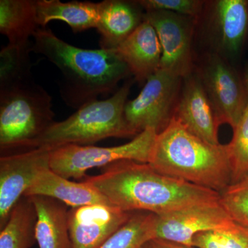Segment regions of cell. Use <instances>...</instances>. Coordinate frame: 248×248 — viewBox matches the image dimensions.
<instances>
[{
	"label": "cell",
	"mask_w": 248,
	"mask_h": 248,
	"mask_svg": "<svg viewBox=\"0 0 248 248\" xmlns=\"http://www.w3.org/2000/svg\"><path fill=\"white\" fill-rule=\"evenodd\" d=\"M102 169L84 182L124 211L159 215L221 199L216 191L165 175L146 163L122 160Z\"/></svg>",
	"instance_id": "1"
},
{
	"label": "cell",
	"mask_w": 248,
	"mask_h": 248,
	"mask_svg": "<svg viewBox=\"0 0 248 248\" xmlns=\"http://www.w3.org/2000/svg\"><path fill=\"white\" fill-rule=\"evenodd\" d=\"M1 156L33 149L55 123L52 97L34 81L30 54L7 50L0 54Z\"/></svg>",
	"instance_id": "2"
},
{
	"label": "cell",
	"mask_w": 248,
	"mask_h": 248,
	"mask_svg": "<svg viewBox=\"0 0 248 248\" xmlns=\"http://www.w3.org/2000/svg\"><path fill=\"white\" fill-rule=\"evenodd\" d=\"M32 37V51L43 55L60 70V95L72 108L78 110L99 96L115 92L122 80L132 76L115 50L75 46L48 27L39 28Z\"/></svg>",
	"instance_id": "3"
},
{
	"label": "cell",
	"mask_w": 248,
	"mask_h": 248,
	"mask_svg": "<svg viewBox=\"0 0 248 248\" xmlns=\"http://www.w3.org/2000/svg\"><path fill=\"white\" fill-rule=\"evenodd\" d=\"M148 164L165 175L218 193L232 182L228 145L204 141L174 117L156 135Z\"/></svg>",
	"instance_id": "4"
},
{
	"label": "cell",
	"mask_w": 248,
	"mask_h": 248,
	"mask_svg": "<svg viewBox=\"0 0 248 248\" xmlns=\"http://www.w3.org/2000/svg\"><path fill=\"white\" fill-rule=\"evenodd\" d=\"M133 83V80L128 79L112 97L88 103L66 120L55 122L35 142L33 149H54L67 145L91 146L112 138H135L136 135L124 116Z\"/></svg>",
	"instance_id": "5"
},
{
	"label": "cell",
	"mask_w": 248,
	"mask_h": 248,
	"mask_svg": "<svg viewBox=\"0 0 248 248\" xmlns=\"http://www.w3.org/2000/svg\"><path fill=\"white\" fill-rule=\"evenodd\" d=\"M156 135V130L148 128L120 146L67 145L54 148L50 152V168L66 179H81L90 170L102 169L122 160L148 164Z\"/></svg>",
	"instance_id": "6"
},
{
	"label": "cell",
	"mask_w": 248,
	"mask_h": 248,
	"mask_svg": "<svg viewBox=\"0 0 248 248\" xmlns=\"http://www.w3.org/2000/svg\"><path fill=\"white\" fill-rule=\"evenodd\" d=\"M183 78L158 70L148 78L138 97L127 102L124 116L138 135L148 128L159 134L170 123L180 98Z\"/></svg>",
	"instance_id": "7"
},
{
	"label": "cell",
	"mask_w": 248,
	"mask_h": 248,
	"mask_svg": "<svg viewBox=\"0 0 248 248\" xmlns=\"http://www.w3.org/2000/svg\"><path fill=\"white\" fill-rule=\"evenodd\" d=\"M194 71L203 85L220 125L228 124L234 130L248 104L242 76L232 63L213 52L205 54Z\"/></svg>",
	"instance_id": "8"
},
{
	"label": "cell",
	"mask_w": 248,
	"mask_h": 248,
	"mask_svg": "<svg viewBox=\"0 0 248 248\" xmlns=\"http://www.w3.org/2000/svg\"><path fill=\"white\" fill-rule=\"evenodd\" d=\"M200 17L212 52L232 64L239 60L248 42V0L205 1Z\"/></svg>",
	"instance_id": "9"
},
{
	"label": "cell",
	"mask_w": 248,
	"mask_h": 248,
	"mask_svg": "<svg viewBox=\"0 0 248 248\" xmlns=\"http://www.w3.org/2000/svg\"><path fill=\"white\" fill-rule=\"evenodd\" d=\"M144 19L155 28L162 48L159 69L181 78L192 73V42L199 19L166 11H145Z\"/></svg>",
	"instance_id": "10"
},
{
	"label": "cell",
	"mask_w": 248,
	"mask_h": 248,
	"mask_svg": "<svg viewBox=\"0 0 248 248\" xmlns=\"http://www.w3.org/2000/svg\"><path fill=\"white\" fill-rule=\"evenodd\" d=\"M155 216L154 238L192 247L196 235L234 222L221 199Z\"/></svg>",
	"instance_id": "11"
},
{
	"label": "cell",
	"mask_w": 248,
	"mask_h": 248,
	"mask_svg": "<svg viewBox=\"0 0 248 248\" xmlns=\"http://www.w3.org/2000/svg\"><path fill=\"white\" fill-rule=\"evenodd\" d=\"M51 150L37 148L0 157V229L37 175L50 168Z\"/></svg>",
	"instance_id": "12"
},
{
	"label": "cell",
	"mask_w": 248,
	"mask_h": 248,
	"mask_svg": "<svg viewBox=\"0 0 248 248\" xmlns=\"http://www.w3.org/2000/svg\"><path fill=\"white\" fill-rule=\"evenodd\" d=\"M134 212L97 203L68 210L72 248H99L129 221Z\"/></svg>",
	"instance_id": "13"
},
{
	"label": "cell",
	"mask_w": 248,
	"mask_h": 248,
	"mask_svg": "<svg viewBox=\"0 0 248 248\" xmlns=\"http://www.w3.org/2000/svg\"><path fill=\"white\" fill-rule=\"evenodd\" d=\"M174 117L198 138L212 144H220L219 122L195 71L183 78L182 92Z\"/></svg>",
	"instance_id": "14"
},
{
	"label": "cell",
	"mask_w": 248,
	"mask_h": 248,
	"mask_svg": "<svg viewBox=\"0 0 248 248\" xmlns=\"http://www.w3.org/2000/svg\"><path fill=\"white\" fill-rule=\"evenodd\" d=\"M115 50L140 85L159 69L162 48L155 28L146 19Z\"/></svg>",
	"instance_id": "15"
},
{
	"label": "cell",
	"mask_w": 248,
	"mask_h": 248,
	"mask_svg": "<svg viewBox=\"0 0 248 248\" xmlns=\"http://www.w3.org/2000/svg\"><path fill=\"white\" fill-rule=\"evenodd\" d=\"M97 30L101 48L115 50L144 21L145 11L138 1L104 0L99 2Z\"/></svg>",
	"instance_id": "16"
},
{
	"label": "cell",
	"mask_w": 248,
	"mask_h": 248,
	"mask_svg": "<svg viewBox=\"0 0 248 248\" xmlns=\"http://www.w3.org/2000/svg\"><path fill=\"white\" fill-rule=\"evenodd\" d=\"M44 196L60 201L71 208L91 205L110 204L107 199L88 183L72 182L59 175L50 168L42 170L36 177L24 197Z\"/></svg>",
	"instance_id": "17"
},
{
	"label": "cell",
	"mask_w": 248,
	"mask_h": 248,
	"mask_svg": "<svg viewBox=\"0 0 248 248\" xmlns=\"http://www.w3.org/2000/svg\"><path fill=\"white\" fill-rule=\"evenodd\" d=\"M29 197L37 215L35 239L39 248H72L66 204L44 196Z\"/></svg>",
	"instance_id": "18"
},
{
	"label": "cell",
	"mask_w": 248,
	"mask_h": 248,
	"mask_svg": "<svg viewBox=\"0 0 248 248\" xmlns=\"http://www.w3.org/2000/svg\"><path fill=\"white\" fill-rule=\"evenodd\" d=\"M99 7V2L92 1L37 0V23L40 27L45 28L51 21H62L78 33L97 28Z\"/></svg>",
	"instance_id": "19"
},
{
	"label": "cell",
	"mask_w": 248,
	"mask_h": 248,
	"mask_svg": "<svg viewBox=\"0 0 248 248\" xmlns=\"http://www.w3.org/2000/svg\"><path fill=\"white\" fill-rule=\"evenodd\" d=\"M37 0H1L0 32L9 40L8 45H31L29 37L39 29Z\"/></svg>",
	"instance_id": "20"
},
{
	"label": "cell",
	"mask_w": 248,
	"mask_h": 248,
	"mask_svg": "<svg viewBox=\"0 0 248 248\" xmlns=\"http://www.w3.org/2000/svg\"><path fill=\"white\" fill-rule=\"evenodd\" d=\"M37 215L29 197H23L0 229V248H31L35 244Z\"/></svg>",
	"instance_id": "21"
},
{
	"label": "cell",
	"mask_w": 248,
	"mask_h": 248,
	"mask_svg": "<svg viewBox=\"0 0 248 248\" xmlns=\"http://www.w3.org/2000/svg\"><path fill=\"white\" fill-rule=\"evenodd\" d=\"M155 214L134 212L129 221L99 248H141L154 238Z\"/></svg>",
	"instance_id": "22"
},
{
	"label": "cell",
	"mask_w": 248,
	"mask_h": 248,
	"mask_svg": "<svg viewBox=\"0 0 248 248\" xmlns=\"http://www.w3.org/2000/svg\"><path fill=\"white\" fill-rule=\"evenodd\" d=\"M195 248H248V227L234 221L228 226L196 235Z\"/></svg>",
	"instance_id": "23"
},
{
	"label": "cell",
	"mask_w": 248,
	"mask_h": 248,
	"mask_svg": "<svg viewBox=\"0 0 248 248\" xmlns=\"http://www.w3.org/2000/svg\"><path fill=\"white\" fill-rule=\"evenodd\" d=\"M232 169V184L248 174V104L239 123L233 130V138L228 143Z\"/></svg>",
	"instance_id": "24"
},
{
	"label": "cell",
	"mask_w": 248,
	"mask_h": 248,
	"mask_svg": "<svg viewBox=\"0 0 248 248\" xmlns=\"http://www.w3.org/2000/svg\"><path fill=\"white\" fill-rule=\"evenodd\" d=\"M221 202L234 221L248 227V174L220 193Z\"/></svg>",
	"instance_id": "25"
},
{
	"label": "cell",
	"mask_w": 248,
	"mask_h": 248,
	"mask_svg": "<svg viewBox=\"0 0 248 248\" xmlns=\"http://www.w3.org/2000/svg\"><path fill=\"white\" fill-rule=\"evenodd\" d=\"M145 11H166L174 14L200 18L205 1L201 0H138Z\"/></svg>",
	"instance_id": "26"
},
{
	"label": "cell",
	"mask_w": 248,
	"mask_h": 248,
	"mask_svg": "<svg viewBox=\"0 0 248 248\" xmlns=\"http://www.w3.org/2000/svg\"><path fill=\"white\" fill-rule=\"evenodd\" d=\"M141 248H195L185 245L178 244L173 241L153 238L147 241Z\"/></svg>",
	"instance_id": "27"
},
{
	"label": "cell",
	"mask_w": 248,
	"mask_h": 248,
	"mask_svg": "<svg viewBox=\"0 0 248 248\" xmlns=\"http://www.w3.org/2000/svg\"><path fill=\"white\" fill-rule=\"evenodd\" d=\"M242 78L243 81H244L245 88H246V92H247L248 96V64L246 66V68H245L244 75H243Z\"/></svg>",
	"instance_id": "28"
}]
</instances>
